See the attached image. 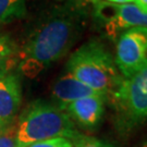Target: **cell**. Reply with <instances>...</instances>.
Wrapping results in <instances>:
<instances>
[{
    "label": "cell",
    "instance_id": "1",
    "mask_svg": "<svg viewBox=\"0 0 147 147\" xmlns=\"http://www.w3.org/2000/svg\"><path fill=\"white\" fill-rule=\"evenodd\" d=\"M90 8L93 5L67 1L45 11L19 50L22 72L27 76H36L64 57L84 31Z\"/></svg>",
    "mask_w": 147,
    "mask_h": 147
},
{
    "label": "cell",
    "instance_id": "2",
    "mask_svg": "<svg viewBox=\"0 0 147 147\" xmlns=\"http://www.w3.org/2000/svg\"><path fill=\"white\" fill-rule=\"evenodd\" d=\"M67 72L110 99L123 81L115 58L105 44L92 38L74 51L65 64Z\"/></svg>",
    "mask_w": 147,
    "mask_h": 147
},
{
    "label": "cell",
    "instance_id": "3",
    "mask_svg": "<svg viewBox=\"0 0 147 147\" xmlns=\"http://www.w3.org/2000/svg\"><path fill=\"white\" fill-rule=\"evenodd\" d=\"M16 127L21 147L59 137L73 141L79 135L68 113L44 100L32 102L21 115Z\"/></svg>",
    "mask_w": 147,
    "mask_h": 147
},
{
    "label": "cell",
    "instance_id": "4",
    "mask_svg": "<svg viewBox=\"0 0 147 147\" xmlns=\"http://www.w3.org/2000/svg\"><path fill=\"white\" fill-rule=\"evenodd\" d=\"M119 112L120 129L125 131L147 120V63L129 79H123L109 99Z\"/></svg>",
    "mask_w": 147,
    "mask_h": 147
},
{
    "label": "cell",
    "instance_id": "5",
    "mask_svg": "<svg viewBox=\"0 0 147 147\" xmlns=\"http://www.w3.org/2000/svg\"><path fill=\"white\" fill-rule=\"evenodd\" d=\"M95 22L104 27L108 36L115 38L123 30L132 27H146L147 13L143 12L136 5H117L97 0L93 5Z\"/></svg>",
    "mask_w": 147,
    "mask_h": 147
},
{
    "label": "cell",
    "instance_id": "6",
    "mask_svg": "<svg viewBox=\"0 0 147 147\" xmlns=\"http://www.w3.org/2000/svg\"><path fill=\"white\" fill-rule=\"evenodd\" d=\"M116 65L129 79L147 63V28L132 27L120 33L117 40Z\"/></svg>",
    "mask_w": 147,
    "mask_h": 147
},
{
    "label": "cell",
    "instance_id": "7",
    "mask_svg": "<svg viewBox=\"0 0 147 147\" xmlns=\"http://www.w3.org/2000/svg\"><path fill=\"white\" fill-rule=\"evenodd\" d=\"M107 97L105 95L97 94L78 99L67 105L62 110L75 120L81 126L93 130L101 122Z\"/></svg>",
    "mask_w": 147,
    "mask_h": 147
},
{
    "label": "cell",
    "instance_id": "8",
    "mask_svg": "<svg viewBox=\"0 0 147 147\" xmlns=\"http://www.w3.org/2000/svg\"><path fill=\"white\" fill-rule=\"evenodd\" d=\"M22 102L21 80L19 74L7 71L0 75V120L13 122Z\"/></svg>",
    "mask_w": 147,
    "mask_h": 147
},
{
    "label": "cell",
    "instance_id": "9",
    "mask_svg": "<svg viewBox=\"0 0 147 147\" xmlns=\"http://www.w3.org/2000/svg\"><path fill=\"white\" fill-rule=\"evenodd\" d=\"M97 94L99 93L82 83L69 72L60 76L55 82L51 89V96L55 100V105L58 106L60 109H63L67 105L75 100Z\"/></svg>",
    "mask_w": 147,
    "mask_h": 147
},
{
    "label": "cell",
    "instance_id": "10",
    "mask_svg": "<svg viewBox=\"0 0 147 147\" xmlns=\"http://www.w3.org/2000/svg\"><path fill=\"white\" fill-rule=\"evenodd\" d=\"M19 48L14 39L0 32V70H11L14 60H18Z\"/></svg>",
    "mask_w": 147,
    "mask_h": 147
},
{
    "label": "cell",
    "instance_id": "11",
    "mask_svg": "<svg viewBox=\"0 0 147 147\" xmlns=\"http://www.w3.org/2000/svg\"><path fill=\"white\" fill-rule=\"evenodd\" d=\"M26 13V0H0V25L21 19Z\"/></svg>",
    "mask_w": 147,
    "mask_h": 147
},
{
    "label": "cell",
    "instance_id": "12",
    "mask_svg": "<svg viewBox=\"0 0 147 147\" xmlns=\"http://www.w3.org/2000/svg\"><path fill=\"white\" fill-rule=\"evenodd\" d=\"M73 147H115L110 143H107L105 141H100L94 137L84 136L79 134L73 140Z\"/></svg>",
    "mask_w": 147,
    "mask_h": 147
},
{
    "label": "cell",
    "instance_id": "13",
    "mask_svg": "<svg viewBox=\"0 0 147 147\" xmlns=\"http://www.w3.org/2000/svg\"><path fill=\"white\" fill-rule=\"evenodd\" d=\"M0 147H21L16 137V124H11L2 134H0Z\"/></svg>",
    "mask_w": 147,
    "mask_h": 147
},
{
    "label": "cell",
    "instance_id": "14",
    "mask_svg": "<svg viewBox=\"0 0 147 147\" xmlns=\"http://www.w3.org/2000/svg\"><path fill=\"white\" fill-rule=\"evenodd\" d=\"M27 147H73L72 143L70 142L67 138H53V140H48L44 142H38L31 144Z\"/></svg>",
    "mask_w": 147,
    "mask_h": 147
},
{
    "label": "cell",
    "instance_id": "15",
    "mask_svg": "<svg viewBox=\"0 0 147 147\" xmlns=\"http://www.w3.org/2000/svg\"><path fill=\"white\" fill-rule=\"evenodd\" d=\"M134 1H135L136 5L143 12L147 13V0H134Z\"/></svg>",
    "mask_w": 147,
    "mask_h": 147
},
{
    "label": "cell",
    "instance_id": "16",
    "mask_svg": "<svg viewBox=\"0 0 147 147\" xmlns=\"http://www.w3.org/2000/svg\"><path fill=\"white\" fill-rule=\"evenodd\" d=\"M59 2H67V1H74V2H85V3H89V5H94L97 0H57Z\"/></svg>",
    "mask_w": 147,
    "mask_h": 147
},
{
    "label": "cell",
    "instance_id": "17",
    "mask_svg": "<svg viewBox=\"0 0 147 147\" xmlns=\"http://www.w3.org/2000/svg\"><path fill=\"white\" fill-rule=\"evenodd\" d=\"M11 124H12V123H10V122H5V121L0 120V134H2Z\"/></svg>",
    "mask_w": 147,
    "mask_h": 147
},
{
    "label": "cell",
    "instance_id": "18",
    "mask_svg": "<svg viewBox=\"0 0 147 147\" xmlns=\"http://www.w3.org/2000/svg\"><path fill=\"white\" fill-rule=\"evenodd\" d=\"M110 2H116L117 5H124V3H127V2H132L134 0H108Z\"/></svg>",
    "mask_w": 147,
    "mask_h": 147
},
{
    "label": "cell",
    "instance_id": "19",
    "mask_svg": "<svg viewBox=\"0 0 147 147\" xmlns=\"http://www.w3.org/2000/svg\"><path fill=\"white\" fill-rule=\"evenodd\" d=\"M7 71H10V70H0V75L2 73H5V72H7Z\"/></svg>",
    "mask_w": 147,
    "mask_h": 147
},
{
    "label": "cell",
    "instance_id": "20",
    "mask_svg": "<svg viewBox=\"0 0 147 147\" xmlns=\"http://www.w3.org/2000/svg\"><path fill=\"white\" fill-rule=\"evenodd\" d=\"M142 147H147V142H145L144 144L142 145Z\"/></svg>",
    "mask_w": 147,
    "mask_h": 147
}]
</instances>
